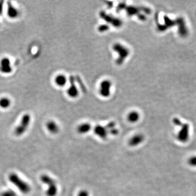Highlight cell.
Segmentation results:
<instances>
[{"mask_svg": "<svg viewBox=\"0 0 196 196\" xmlns=\"http://www.w3.org/2000/svg\"><path fill=\"white\" fill-rule=\"evenodd\" d=\"M8 179L23 194H29L31 191V188L30 187L29 184L26 182H25V181H23L21 178H20L18 176V174L14 173L10 174L8 177Z\"/></svg>", "mask_w": 196, "mask_h": 196, "instance_id": "cell-1", "label": "cell"}, {"mask_svg": "<svg viewBox=\"0 0 196 196\" xmlns=\"http://www.w3.org/2000/svg\"><path fill=\"white\" fill-rule=\"evenodd\" d=\"M112 49L118 56L116 60L117 64L118 65H120L124 63L125 60L130 54V51L128 48L120 43H115L113 45Z\"/></svg>", "mask_w": 196, "mask_h": 196, "instance_id": "cell-2", "label": "cell"}, {"mask_svg": "<svg viewBox=\"0 0 196 196\" xmlns=\"http://www.w3.org/2000/svg\"><path fill=\"white\" fill-rule=\"evenodd\" d=\"M41 180L43 183L49 186L46 192V196H56L58 193V187L54 179L50 176L43 175L41 176Z\"/></svg>", "mask_w": 196, "mask_h": 196, "instance_id": "cell-3", "label": "cell"}, {"mask_svg": "<svg viewBox=\"0 0 196 196\" xmlns=\"http://www.w3.org/2000/svg\"><path fill=\"white\" fill-rule=\"evenodd\" d=\"M31 121V117L28 114H26L23 115L21 120L20 123L16 128L14 130L15 135L20 136L26 131L29 126Z\"/></svg>", "mask_w": 196, "mask_h": 196, "instance_id": "cell-4", "label": "cell"}, {"mask_svg": "<svg viewBox=\"0 0 196 196\" xmlns=\"http://www.w3.org/2000/svg\"><path fill=\"white\" fill-rule=\"evenodd\" d=\"M112 86V82L109 80H104L100 82L99 87V93L102 97L107 98L110 96L111 88Z\"/></svg>", "mask_w": 196, "mask_h": 196, "instance_id": "cell-5", "label": "cell"}, {"mask_svg": "<svg viewBox=\"0 0 196 196\" xmlns=\"http://www.w3.org/2000/svg\"><path fill=\"white\" fill-rule=\"evenodd\" d=\"M95 135L102 140H106L108 136L109 133L106 126H102L101 125H97L94 128Z\"/></svg>", "mask_w": 196, "mask_h": 196, "instance_id": "cell-6", "label": "cell"}, {"mask_svg": "<svg viewBox=\"0 0 196 196\" xmlns=\"http://www.w3.org/2000/svg\"><path fill=\"white\" fill-rule=\"evenodd\" d=\"M145 137L142 133H136L129 139L128 144L131 147L137 146L144 142Z\"/></svg>", "mask_w": 196, "mask_h": 196, "instance_id": "cell-7", "label": "cell"}, {"mask_svg": "<svg viewBox=\"0 0 196 196\" xmlns=\"http://www.w3.org/2000/svg\"><path fill=\"white\" fill-rule=\"evenodd\" d=\"M70 86L67 90V94L68 96L72 98H76L79 95V91L77 88L76 85L75 84L74 79L72 76H71L69 79Z\"/></svg>", "mask_w": 196, "mask_h": 196, "instance_id": "cell-8", "label": "cell"}, {"mask_svg": "<svg viewBox=\"0 0 196 196\" xmlns=\"http://www.w3.org/2000/svg\"><path fill=\"white\" fill-rule=\"evenodd\" d=\"M0 71L3 74H9L12 72L11 61L8 58H3L0 62Z\"/></svg>", "mask_w": 196, "mask_h": 196, "instance_id": "cell-9", "label": "cell"}, {"mask_svg": "<svg viewBox=\"0 0 196 196\" xmlns=\"http://www.w3.org/2000/svg\"><path fill=\"white\" fill-rule=\"evenodd\" d=\"M7 15L11 18H16L19 16L18 10L11 4L10 1L7 2Z\"/></svg>", "mask_w": 196, "mask_h": 196, "instance_id": "cell-10", "label": "cell"}, {"mask_svg": "<svg viewBox=\"0 0 196 196\" xmlns=\"http://www.w3.org/2000/svg\"><path fill=\"white\" fill-rule=\"evenodd\" d=\"M92 125L89 123H83L77 128V131L80 134H86L91 130Z\"/></svg>", "mask_w": 196, "mask_h": 196, "instance_id": "cell-11", "label": "cell"}, {"mask_svg": "<svg viewBox=\"0 0 196 196\" xmlns=\"http://www.w3.org/2000/svg\"><path fill=\"white\" fill-rule=\"evenodd\" d=\"M140 119V114L137 111H131L127 115V120L131 123H136Z\"/></svg>", "mask_w": 196, "mask_h": 196, "instance_id": "cell-12", "label": "cell"}, {"mask_svg": "<svg viewBox=\"0 0 196 196\" xmlns=\"http://www.w3.org/2000/svg\"><path fill=\"white\" fill-rule=\"evenodd\" d=\"M46 126L47 130L52 134H56L59 133V125L57 124L56 123L52 120H50L47 122L46 124Z\"/></svg>", "mask_w": 196, "mask_h": 196, "instance_id": "cell-13", "label": "cell"}, {"mask_svg": "<svg viewBox=\"0 0 196 196\" xmlns=\"http://www.w3.org/2000/svg\"><path fill=\"white\" fill-rule=\"evenodd\" d=\"M188 136L189 135L187 126H183V128L178 132L177 138L179 141L184 142L187 140Z\"/></svg>", "mask_w": 196, "mask_h": 196, "instance_id": "cell-14", "label": "cell"}, {"mask_svg": "<svg viewBox=\"0 0 196 196\" xmlns=\"http://www.w3.org/2000/svg\"><path fill=\"white\" fill-rule=\"evenodd\" d=\"M55 83L59 87H64L67 82V78L64 75H59L54 79Z\"/></svg>", "mask_w": 196, "mask_h": 196, "instance_id": "cell-15", "label": "cell"}, {"mask_svg": "<svg viewBox=\"0 0 196 196\" xmlns=\"http://www.w3.org/2000/svg\"><path fill=\"white\" fill-rule=\"evenodd\" d=\"M11 105V100L7 98H2L0 99V107L3 108H7Z\"/></svg>", "mask_w": 196, "mask_h": 196, "instance_id": "cell-16", "label": "cell"}, {"mask_svg": "<svg viewBox=\"0 0 196 196\" xmlns=\"http://www.w3.org/2000/svg\"><path fill=\"white\" fill-rule=\"evenodd\" d=\"M0 196H17V194L12 189H8L0 194Z\"/></svg>", "mask_w": 196, "mask_h": 196, "instance_id": "cell-17", "label": "cell"}, {"mask_svg": "<svg viewBox=\"0 0 196 196\" xmlns=\"http://www.w3.org/2000/svg\"><path fill=\"white\" fill-rule=\"evenodd\" d=\"M189 164L192 167H196V156H193L189 159Z\"/></svg>", "mask_w": 196, "mask_h": 196, "instance_id": "cell-18", "label": "cell"}, {"mask_svg": "<svg viewBox=\"0 0 196 196\" xmlns=\"http://www.w3.org/2000/svg\"><path fill=\"white\" fill-rule=\"evenodd\" d=\"M77 196H89V193L86 189H81L78 192Z\"/></svg>", "mask_w": 196, "mask_h": 196, "instance_id": "cell-19", "label": "cell"}, {"mask_svg": "<svg viewBox=\"0 0 196 196\" xmlns=\"http://www.w3.org/2000/svg\"><path fill=\"white\" fill-rule=\"evenodd\" d=\"M108 29V27L107 26V25H102L101 26H100L99 28V31L102 32V31H107V29Z\"/></svg>", "mask_w": 196, "mask_h": 196, "instance_id": "cell-20", "label": "cell"}, {"mask_svg": "<svg viewBox=\"0 0 196 196\" xmlns=\"http://www.w3.org/2000/svg\"><path fill=\"white\" fill-rule=\"evenodd\" d=\"M3 10V1H0V15H2Z\"/></svg>", "mask_w": 196, "mask_h": 196, "instance_id": "cell-21", "label": "cell"}]
</instances>
